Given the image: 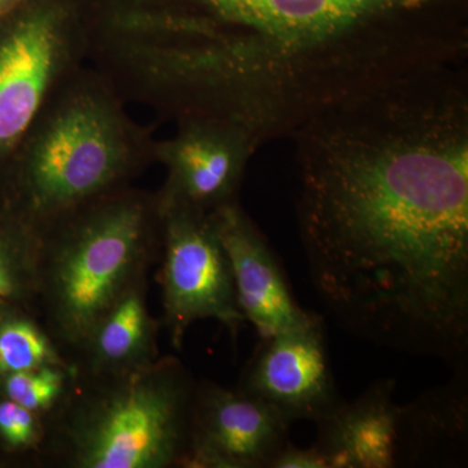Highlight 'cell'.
Returning <instances> with one entry per match:
<instances>
[{
	"mask_svg": "<svg viewBox=\"0 0 468 468\" xmlns=\"http://www.w3.org/2000/svg\"><path fill=\"white\" fill-rule=\"evenodd\" d=\"M311 282L350 334L468 359L467 60L396 77L291 135Z\"/></svg>",
	"mask_w": 468,
	"mask_h": 468,
	"instance_id": "1",
	"label": "cell"
},
{
	"mask_svg": "<svg viewBox=\"0 0 468 468\" xmlns=\"http://www.w3.org/2000/svg\"><path fill=\"white\" fill-rule=\"evenodd\" d=\"M455 0H128L163 75L291 138L320 111L396 77L468 58Z\"/></svg>",
	"mask_w": 468,
	"mask_h": 468,
	"instance_id": "2",
	"label": "cell"
},
{
	"mask_svg": "<svg viewBox=\"0 0 468 468\" xmlns=\"http://www.w3.org/2000/svg\"><path fill=\"white\" fill-rule=\"evenodd\" d=\"M125 104L106 77L86 66L46 103L0 187L37 232L132 186L155 163L153 126L134 122Z\"/></svg>",
	"mask_w": 468,
	"mask_h": 468,
	"instance_id": "3",
	"label": "cell"
},
{
	"mask_svg": "<svg viewBox=\"0 0 468 468\" xmlns=\"http://www.w3.org/2000/svg\"><path fill=\"white\" fill-rule=\"evenodd\" d=\"M37 316L73 365L101 316L158 263V194L128 186L41 234Z\"/></svg>",
	"mask_w": 468,
	"mask_h": 468,
	"instance_id": "4",
	"label": "cell"
},
{
	"mask_svg": "<svg viewBox=\"0 0 468 468\" xmlns=\"http://www.w3.org/2000/svg\"><path fill=\"white\" fill-rule=\"evenodd\" d=\"M196 388L172 356L115 377L75 371L48 418L42 460L66 468H181Z\"/></svg>",
	"mask_w": 468,
	"mask_h": 468,
	"instance_id": "5",
	"label": "cell"
},
{
	"mask_svg": "<svg viewBox=\"0 0 468 468\" xmlns=\"http://www.w3.org/2000/svg\"><path fill=\"white\" fill-rule=\"evenodd\" d=\"M80 0H27L0 12V187L52 94L89 61Z\"/></svg>",
	"mask_w": 468,
	"mask_h": 468,
	"instance_id": "6",
	"label": "cell"
},
{
	"mask_svg": "<svg viewBox=\"0 0 468 468\" xmlns=\"http://www.w3.org/2000/svg\"><path fill=\"white\" fill-rule=\"evenodd\" d=\"M160 207L158 282L162 324L172 346L183 349L185 335L198 320H217L236 338L246 320L237 303L232 266L211 212L162 203Z\"/></svg>",
	"mask_w": 468,
	"mask_h": 468,
	"instance_id": "7",
	"label": "cell"
},
{
	"mask_svg": "<svg viewBox=\"0 0 468 468\" xmlns=\"http://www.w3.org/2000/svg\"><path fill=\"white\" fill-rule=\"evenodd\" d=\"M168 140L156 141L155 163L165 168L162 205L212 212L239 201V187L260 137L239 120L189 115L176 120Z\"/></svg>",
	"mask_w": 468,
	"mask_h": 468,
	"instance_id": "8",
	"label": "cell"
},
{
	"mask_svg": "<svg viewBox=\"0 0 468 468\" xmlns=\"http://www.w3.org/2000/svg\"><path fill=\"white\" fill-rule=\"evenodd\" d=\"M289 427L275 408L239 387L197 383L181 468H268L289 442Z\"/></svg>",
	"mask_w": 468,
	"mask_h": 468,
	"instance_id": "9",
	"label": "cell"
},
{
	"mask_svg": "<svg viewBox=\"0 0 468 468\" xmlns=\"http://www.w3.org/2000/svg\"><path fill=\"white\" fill-rule=\"evenodd\" d=\"M239 388L275 408L291 424L318 423L331 414L343 401L332 377L322 318L261 338Z\"/></svg>",
	"mask_w": 468,
	"mask_h": 468,
	"instance_id": "10",
	"label": "cell"
},
{
	"mask_svg": "<svg viewBox=\"0 0 468 468\" xmlns=\"http://www.w3.org/2000/svg\"><path fill=\"white\" fill-rule=\"evenodd\" d=\"M232 266L237 303L261 338L300 328L316 318L302 309L266 237L239 202L211 212Z\"/></svg>",
	"mask_w": 468,
	"mask_h": 468,
	"instance_id": "11",
	"label": "cell"
},
{
	"mask_svg": "<svg viewBox=\"0 0 468 468\" xmlns=\"http://www.w3.org/2000/svg\"><path fill=\"white\" fill-rule=\"evenodd\" d=\"M468 462V367L399 406L396 467H463Z\"/></svg>",
	"mask_w": 468,
	"mask_h": 468,
	"instance_id": "12",
	"label": "cell"
},
{
	"mask_svg": "<svg viewBox=\"0 0 468 468\" xmlns=\"http://www.w3.org/2000/svg\"><path fill=\"white\" fill-rule=\"evenodd\" d=\"M393 378L378 380L353 402H341L318 421L314 443L328 468L396 467L397 420Z\"/></svg>",
	"mask_w": 468,
	"mask_h": 468,
	"instance_id": "13",
	"label": "cell"
},
{
	"mask_svg": "<svg viewBox=\"0 0 468 468\" xmlns=\"http://www.w3.org/2000/svg\"><path fill=\"white\" fill-rule=\"evenodd\" d=\"M149 275L141 277L94 325L73 359L77 374L115 377L159 358L160 323L147 304Z\"/></svg>",
	"mask_w": 468,
	"mask_h": 468,
	"instance_id": "14",
	"label": "cell"
},
{
	"mask_svg": "<svg viewBox=\"0 0 468 468\" xmlns=\"http://www.w3.org/2000/svg\"><path fill=\"white\" fill-rule=\"evenodd\" d=\"M41 236L0 193V302L37 315ZM38 318V316H37Z\"/></svg>",
	"mask_w": 468,
	"mask_h": 468,
	"instance_id": "15",
	"label": "cell"
},
{
	"mask_svg": "<svg viewBox=\"0 0 468 468\" xmlns=\"http://www.w3.org/2000/svg\"><path fill=\"white\" fill-rule=\"evenodd\" d=\"M0 313V378L42 366L73 367L32 311L5 304Z\"/></svg>",
	"mask_w": 468,
	"mask_h": 468,
	"instance_id": "16",
	"label": "cell"
},
{
	"mask_svg": "<svg viewBox=\"0 0 468 468\" xmlns=\"http://www.w3.org/2000/svg\"><path fill=\"white\" fill-rule=\"evenodd\" d=\"M75 367L42 366L0 378V394L48 419L67 396Z\"/></svg>",
	"mask_w": 468,
	"mask_h": 468,
	"instance_id": "17",
	"label": "cell"
},
{
	"mask_svg": "<svg viewBox=\"0 0 468 468\" xmlns=\"http://www.w3.org/2000/svg\"><path fill=\"white\" fill-rule=\"evenodd\" d=\"M48 439V419L11 399H0V441L15 452H39Z\"/></svg>",
	"mask_w": 468,
	"mask_h": 468,
	"instance_id": "18",
	"label": "cell"
},
{
	"mask_svg": "<svg viewBox=\"0 0 468 468\" xmlns=\"http://www.w3.org/2000/svg\"><path fill=\"white\" fill-rule=\"evenodd\" d=\"M268 468H328V464L315 446L297 448L289 441L273 457Z\"/></svg>",
	"mask_w": 468,
	"mask_h": 468,
	"instance_id": "19",
	"label": "cell"
},
{
	"mask_svg": "<svg viewBox=\"0 0 468 468\" xmlns=\"http://www.w3.org/2000/svg\"><path fill=\"white\" fill-rule=\"evenodd\" d=\"M27 0H5V11L7 9L15 7V5H21V3H26Z\"/></svg>",
	"mask_w": 468,
	"mask_h": 468,
	"instance_id": "20",
	"label": "cell"
},
{
	"mask_svg": "<svg viewBox=\"0 0 468 468\" xmlns=\"http://www.w3.org/2000/svg\"><path fill=\"white\" fill-rule=\"evenodd\" d=\"M5 0H0V12H5Z\"/></svg>",
	"mask_w": 468,
	"mask_h": 468,
	"instance_id": "21",
	"label": "cell"
},
{
	"mask_svg": "<svg viewBox=\"0 0 468 468\" xmlns=\"http://www.w3.org/2000/svg\"><path fill=\"white\" fill-rule=\"evenodd\" d=\"M94 54H95V48H94ZM95 57H97V54H95ZM97 58H98V57H97ZM98 63H100V58H98ZM100 67H101V64H100ZM101 69H103V68H101ZM103 72H104V70H103ZM104 73H106V72H104ZM106 75H107V73H106ZM107 77H109V76H107ZM109 79H110V77H109ZM111 82H112V81H111ZM112 84H113V82H112ZM115 88H116V86H115ZM117 91H119V90H117ZM119 92H120V91H119ZM122 98H124V97H122ZM124 100H125V98H124ZM125 101H126V100H125Z\"/></svg>",
	"mask_w": 468,
	"mask_h": 468,
	"instance_id": "22",
	"label": "cell"
}]
</instances>
